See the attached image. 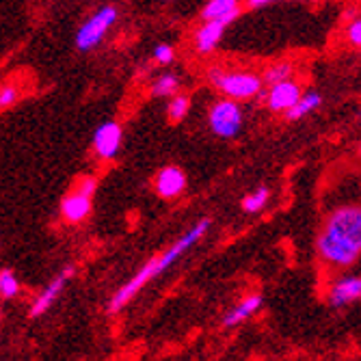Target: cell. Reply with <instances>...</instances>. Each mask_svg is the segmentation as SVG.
I'll return each mask as SVG.
<instances>
[{
	"label": "cell",
	"mask_w": 361,
	"mask_h": 361,
	"mask_svg": "<svg viewBox=\"0 0 361 361\" xmlns=\"http://www.w3.org/2000/svg\"><path fill=\"white\" fill-rule=\"evenodd\" d=\"M95 188H97L95 178H82V180L78 182V186H76V190H78V192H82V195L91 197V200H93V195H95Z\"/></svg>",
	"instance_id": "cb8c5ba5"
},
{
	"label": "cell",
	"mask_w": 361,
	"mask_h": 361,
	"mask_svg": "<svg viewBox=\"0 0 361 361\" xmlns=\"http://www.w3.org/2000/svg\"><path fill=\"white\" fill-rule=\"evenodd\" d=\"M180 89V78L176 74H162L154 85H152V95L154 97H173L178 95Z\"/></svg>",
	"instance_id": "e0dca14e"
},
{
	"label": "cell",
	"mask_w": 361,
	"mask_h": 361,
	"mask_svg": "<svg viewBox=\"0 0 361 361\" xmlns=\"http://www.w3.org/2000/svg\"><path fill=\"white\" fill-rule=\"evenodd\" d=\"M273 3L271 0H251V3H247L249 9H264V7H271Z\"/></svg>",
	"instance_id": "d4e9b609"
},
{
	"label": "cell",
	"mask_w": 361,
	"mask_h": 361,
	"mask_svg": "<svg viewBox=\"0 0 361 361\" xmlns=\"http://www.w3.org/2000/svg\"><path fill=\"white\" fill-rule=\"evenodd\" d=\"M154 186L160 197H165V200H176V197H180L186 188V176L180 167L169 165L158 171Z\"/></svg>",
	"instance_id": "9c48e42d"
},
{
	"label": "cell",
	"mask_w": 361,
	"mask_h": 361,
	"mask_svg": "<svg viewBox=\"0 0 361 361\" xmlns=\"http://www.w3.org/2000/svg\"><path fill=\"white\" fill-rule=\"evenodd\" d=\"M20 294V281L11 271H0V297L13 299Z\"/></svg>",
	"instance_id": "ffe728a7"
},
{
	"label": "cell",
	"mask_w": 361,
	"mask_h": 361,
	"mask_svg": "<svg viewBox=\"0 0 361 361\" xmlns=\"http://www.w3.org/2000/svg\"><path fill=\"white\" fill-rule=\"evenodd\" d=\"M322 104V95L320 93H316V91H307V93H301V97H299V102L294 104L290 111H288V119L290 121H297V119H303L305 115H310V113H314L318 106Z\"/></svg>",
	"instance_id": "9a60e30c"
},
{
	"label": "cell",
	"mask_w": 361,
	"mask_h": 361,
	"mask_svg": "<svg viewBox=\"0 0 361 361\" xmlns=\"http://www.w3.org/2000/svg\"><path fill=\"white\" fill-rule=\"evenodd\" d=\"M208 126L221 139H234L243 128V109L238 102L219 100L208 111Z\"/></svg>",
	"instance_id": "277c9868"
},
{
	"label": "cell",
	"mask_w": 361,
	"mask_h": 361,
	"mask_svg": "<svg viewBox=\"0 0 361 361\" xmlns=\"http://www.w3.org/2000/svg\"><path fill=\"white\" fill-rule=\"evenodd\" d=\"M20 100V89L16 85H3L0 87V111L13 106Z\"/></svg>",
	"instance_id": "44dd1931"
},
{
	"label": "cell",
	"mask_w": 361,
	"mask_h": 361,
	"mask_svg": "<svg viewBox=\"0 0 361 361\" xmlns=\"http://www.w3.org/2000/svg\"><path fill=\"white\" fill-rule=\"evenodd\" d=\"M346 37H348V42H350L353 46H359V44H361V22H359V18H355V20L348 24V28H346Z\"/></svg>",
	"instance_id": "603a6c76"
},
{
	"label": "cell",
	"mask_w": 361,
	"mask_h": 361,
	"mask_svg": "<svg viewBox=\"0 0 361 361\" xmlns=\"http://www.w3.org/2000/svg\"><path fill=\"white\" fill-rule=\"evenodd\" d=\"M359 297H361V279H359L357 275H348V277L338 279V281L331 286L329 303H331L334 307H344V305L355 303Z\"/></svg>",
	"instance_id": "30bf717a"
},
{
	"label": "cell",
	"mask_w": 361,
	"mask_h": 361,
	"mask_svg": "<svg viewBox=\"0 0 361 361\" xmlns=\"http://www.w3.org/2000/svg\"><path fill=\"white\" fill-rule=\"evenodd\" d=\"M70 277H74V267H65L35 299V303H32V307H30V318H37V316L46 314L54 305V301L59 299V294L63 292V288L70 281Z\"/></svg>",
	"instance_id": "52a82bcc"
},
{
	"label": "cell",
	"mask_w": 361,
	"mask_h": 361,
	"mask_svg": "<svg viewBox=\"0 0 361 361\" xmlns=\"http://www.w3.org/2000/svg\"><path fill=\"white\" fill-rule=\"evenodd\" d=\"M259 307H262V297H259V294H249V297H245L236 307H232L223 316V326H236V324H240L243 320L253 316Z\"/></svg>",
	"instance_id": "5bb4252c"
},
{
	"label": "cell",
	"mask_w": 361,
	"mask_h": 361,
	"mask_svg": "<svg viewBox=\"0 0 361 361\" xmlns=\"http://www.w3.org/2000/svg\"><path fill=\"white\" fill-rule=\"evenodd\" d=\"M117 9L115 7H102L97 9L89 20L82 22V26L78 28L76 32V48L87 52V50H93L97 44L104 39V35L111 30V26L117 22Z\"/></svg>",
	"instance_id": "3957f363"
},
{
	"label": "cell",
	"mask_w": 361,
	"mask_h": 361,
	"mask_svg": "<svg viewBox=\"0 0 361 361\" xmlns=\"http://www.w3.org/2000/svg\"><path fill=\"white\" fill-rule=\"evenodd\" d=\"M173 48L169 46V44H158L156 48H154V59L158 61V63H162V65H167V63H171L173 61Z\"/></svg>",
	"instance_id": "7402d4cb"
},
{
	"label": "cell",
	"mask_w": 361,
	"mask_h": 361,
	"mask_svg": "<svg viewBox=\"0 0 361 361\" xmlns=\"http://www.w3.org/2000/svg\"><path fill=\"white\" fill-rule=\"evenodd\" d=\"M188 109H190V100H188V95H182V93L173 95V97H171V102H169V109H167L169 121H171V123H178V121H182V119L186 117Z\"/></svg>",
	"instance_id": "d6986e66"
},
{
	"label": "cell",
	"mask_w": 361,
	"mask_h": 361,
	"mask_svg": "<svg viewBox=\"0 0 361 361\" xmlns=\"http://www.w3.org/2000/svg\"><path fill=\"white\" fill-rule=\"evenodd\" d=\"M121 141H123V130L119 123L115 121H106L102 123L100 128L95 130L93 135V149L95 154L104 158V160H111L119 154L121 149Z\"/></svg>",
	"instance_id": "8992f818"
},
{
	"label": "cell",
	"mask_w": 361,
	"mask_h": 361,
	"mask_svg": "<svg viewBox=\"0 0 361 361\" xmlns=\"http://www.w3.org/2000/svg\"><path fill=\"white\" fill-rule=\"evenodd\" d=\"M158 275H162V271H160V264H158V255L156 257H152L145 267H141V271L130 279L128 283H123V288L121 290H117L115 292V297L111 299V305H109V312L111 314H115V312H119L130 299L135 297V294L141 290V288H145L152 279H156Z\"/></svg>",
	"instance_id": "5b68a950"
},
{
	"label": "cell",
	"mask_w": 361,
	"mask_h": 361,
	"mask_svg": "<svg viewBox=\"0 0 361 361\" xmlns=\"http://www.w3.org/2000/svg\"><path fill=\"white\" fill-rule=\"evenodd\" d=\"M290 76H292V65L283 61V63H273V65H269V68H267L264 72H262L259 80H262V85L275 87V85H279V82L292 80Z\"/></svg>",
	"instance_id": "2e32d148"
},
{
	"label": "cell",
	"mask_w": 361,
	"mask_h": 361,
	"mask_svg": "<svg viewBox=\"0 0 361 361\" xmlns=\"http://www.w3.org/2000/svg\"><path fill=\"white\" fill-rule=\"evenodd\" d=\"M91 202H93L91 197H87V195H82V192H78V190H74V192H70V195H65V197H63V202H61V214H63V219H65V221H70V223H80V221H85V219L91 214V208H93Z\"/></svg>",
	"instance_id": "8fae6325"
},
{
	"label": "cell",
	"mask_w": 361,
	"mask_h": 361,
	"mask_svg": "<svg viewBox=\"0 0 361 361\" xmlns=\"http://www.w3.org/2000/svg\"><path fill=\"white\" fill-rule=\"evenodd\" d=\"M301 87L299 82H294V80H286V82H279L275 87L269 89L267 93V104L271 111L279 113V111H290L294 104L299 102V97H301Z\"/></svg>",
	"instance_id": "ba28073f"
},
{
	"label": "cell",
	"mask_w": 361,
	"mask_h": 361,
	"mask_svg": "<svg viewBox=\"0 0 361 361\" xmlns=\"http://www.w3.org/2000/svg\"><path fill=\"white\" fill-rule=\"evenodd\" d=\"M208 80L225 95V100H251L259 95L262 80L253 72H227L221 68H212L208 72Z\"/></svg>",
	"instance_id": "7a4b0ae2"
},
{
	"label": "cell",
	"mask_w": 361,
	"mask_h": 361,
	"mask_svg": "<svg viewBox=\"0 0 361 361\" xmlns=\"http://www.w3.org/2000/svg\"><path fill=\"white\" fill-rule=\"evenodd\" d=\"M225 28H227V26L221 24V22H204L202 28L197 30V37H195V48H197V52H200V54H210V52L219 46V42H221V37H223V30H225Z\"/></svg>",
	"instance_id": "4fadbf2b"
},
{
	"label": "cell",
	"mask_w": 361,
	"mask_h": 361,
	"mask_svg": "<svg viewBox=\"0 0 361 361\" xmlns=\"http://www.w3.org/2000/svg\"><path fill=\"white\" fill-rule=\"evenodd\" d=\"M318 253L334 267H350L361 253V210L357 206H342L326 219L318 236Z\"/></svg>",
	"instance_id": "6da1fadb"
},
{
	"label": "cell",
	"mask_w": 361,
	"mask_h": 361,
	"mask_svg": "<svg viewBox=\"0 0 361 361\" xmlns=\"http://www.w3.org/2000/svg\"><path fill=\"white\" fill-rule=\"evenodd\" d=\"M240 13V3L236 0H210L202 9L204 22H221V24H232Z\"/></svg>",
	"instance_id": "7c38bea8"
},
{
	"label": "cell",
	"mask_w": 361,
	"mask_h": 361,
	"mask_svg": "<svg viewBox=\"0 0 361 361\" xmlns=\"http://www.w3.org/2000/svg\"><path fill=\"white\" fill-rule=\"evenodd\" d=\"M269 197H271L269 188H267V186H259L257 190H253L251 195H247V197H245L240 206H243V210H245V212L255 214V212H259L262 208H264V206L269 204Z\"/></svg>",
	"instance_id": "ac0fdd59"
}]
</instances>
